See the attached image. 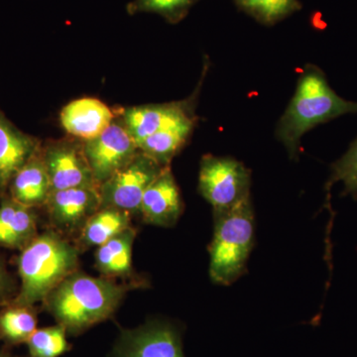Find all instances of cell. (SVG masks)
Returning a JSON list of instances; mask_svg holds the SVG:
<instances>
[{
    "instance_id": "6da1fadb",
    "label": "cell",
    "mask_w": 357,
    "mask_h": 357,
    "mask_svg": "<svg viewBox=\"0 0 357 357\" xmlns=\"http://www.w3.org/2000/svg\"><path fill=\"white\" fill-rule=\"evenodd\" d=\"M357 114V102L337 95L316 66H307L298 81L295 95L282 115L276 136L296 159L301 138L311 129L342 115Z\"/></svg>"
},
{
    "instance_id": "7a4b0ae2",
    "label": "cell",
    "mask_w": 357,
    "mask_h": 357,
    "mask_svg": "<svg viewBox=\"0 0 357 357\" xmlns=\"http://www.w3.org/2000/svg\"><path fill=\"white\" fill-rule=\"evenodd\" d=\"M126 292L107 279L75 272L49 294L47 307L68 333L79 335L110 318Z\"/></svg>"
},
{
    "instance_id": "3957f363",
    "label": "cell",
    "mask_w": 357,
    "mask_h": 357,
    "mask_svg": "<svg viewBox=\"0 0 357 357\" xmlns=\"http://www.w3.org/2000/svg\"><path fill=\"white\" fill-rule=\"evenodd\" d=\"M77 251L56 234L48 232L27 244L18 260L21 290L13 305L31 307L75 273Z\"/></svg>"
},
{
    "instance_id": "277c9868",
    "label": "cell",
    "mask_w": 357,
    "mask_h": 357,
    "mask_svg": "<svg viewBox=\"0 0 357 357\" xmlns=\"http://www.w3.org/2000/svg\"><path fill=\"white\" fill-rule=\"evenodd\" d=\"M210 245L211 280L229 286L246 271L255 241V220L250 197L234 208L215 215Z\"/></svg>"
},
{
    "instance_id": "5b68a950",
    "label": "cell",
    "mask_w": 357,
    "mask_h": 357,
    "mask_svg": "<svg viewBox=\"0 0 357 357\" xmlns=\"http://www.w3.org/2000/svg\"><path fill=\"white\" fill-rule=\"evenodd\" d=\"M250 171L230 157L206 155L201 161L199 191L213 206V213H223L250 197Z\"/></svg>"
},
{
    "instance_id": "8992f818",
    "label": "cell",
    "mask_w": 357,
    "mask_h": 357,
    "mask_svg": "<svg viewBox=\"0 0 357 357\" xmlns=\"http://www.w3.org/2000/svg\"><path fill=\"white\" fill-rule=\"evenodd\" d=\"M110 357H185L182 328L172 321L156 319L121 330Z\"/></svg>"
},
{
    "instance_id": "52a82bcc",
    "label": "cell",
    "mask_w": 357,
    "mask_h": 357,
    "mask_svg": "<svg viewBox=\"0 0 357 357\" xmlns=\"http://www.w3.org/2000/svg\"><path fill=\"white\" fill-rule=\"evenodd\" d=\"M83 150L98 187L126 168L140 152L121 117L96 138L84 141Z\"/></svg>"
},
{
    "instance_id": "ba28073f",
    "label": "cell",
    "mask_w": 357,
    "mask_h": 357,
    "mask_svg": "<svg viewBox=\"0 0 357 357\" xmlns=\"http://www.w3.org/2000/svg\"><path fill=\"white\" fill-rule=\"evenodd\" d=\"M164 168L139 152L126 168L100 185V206L139 211L144 192Z\"/></svg>"
},
{
    "instance_id": "9c48e42d",
    "label": "cell",
    "mask_w": 357,
    "mask_h": 357,
    "mask_svg": "<svg viewBox=\"0 0 357 357\" xmlns=\"http://www.w3.org/2000/svg\"><path fill=\"white\" fill-rule=\"evenodd\" d=\"M51 192L73 188H100L84 154L83 144L61 141L42 150Z\"/></svg>"
},
{
    "instance_id": "30bf717a",
    "label": "cell",
    "mask_w": 357,
    "mask_h": 357,
    "mask_svg": "<svg viewBox=\"0 0 357 357\" xmlns=\"http://www.w3.org/2000/svg\"><path fill=\"white\" fill-rule=\"evenodd\" d=\"M202 83L203 79H201L199 88L188 100L160 105H138L122 110L121 119L136 144H139L148 136L165 128L180 115L194 109Z\"/></svg>"
},
{
    "instance_id": "8fae6325",
    "label": "cell",
    "mask_w": 357,
    "mask_h": 357,
    "mask_svg": "<svg viewBox=\"0 0 357 357\" xmlns=\"http://www.w3.org/2000/svg\"><path fill=\"white\" fill-rule=\"evenodd\" d=\"M182 211L180 190L170 168L165 167L144 192L139 211L148 223L171 227L177 222Z\"/></svg>"
},
{
    "instance_id": "7c38bea8",
    "label": "cell",
    "mask_w": 357,
    "mask_h": 357,
    "mask_svg": "<svg viewBox=\"0 0 357 357\" xmlns=\"http://www.w3.org/2000/svg\"><path fill=\"white\" fill-rule=\"evenodd\" d=\"M39 149V141L16 128L0 110V191Z\"/></svg>"
},
{
    "instance_id": "4fadbf2b",
    "label": "cell",
    "mask_w": 357,
    "mask_h": 357,
    "mask_svg": "<svg viewBox=\"0 0 357 357\" xmlns=\"http://www.w3.org/2000/svg\"><path fill=\"white\" fill-rule=\"evenodd\" d=\"M116 119L102 100L79 98L68 103L60 115L63 128L74 137L91 140L102 133Z\"/></svg>"
},
{
    "instance_id": "5bb4252c",
    "label": "cell",
    "mask_w": 357,
    "mask_h": 357,
    "mask_svg": "<svg viewBox=\"0 0 357 357\" xmlns=\"http://www.w3.org/2000/svg\"><path fill=\"white\" fill-rule=\"evenodd\" d=\"M100 188H73L51 192L46 204L54 223L72 229L89 220L100 206Z\"/></svg>"
},
{
    "instance_id": "9a60e30c",
    "label": "cell",
    "mask_w": 357,
    "mask_h": 357,
    "mask_svg": "<svg viewBox=\"0 0 357 357\" xmlns=\"http://www.w3.org/2000/svg\"><path fill=\"white\" fill-rule=\"evenodd\" d=\"M198 117L195 109L180 115L165 128L148 136L138 144L140 152L146 155L162 167H168L185 146L196 126Z\"/></svg>"
},
{
    "instance_id": "2e32d148",
    "label": "cell",
    "mask_w": 357,
    "mask_h": 357,
    "mask_svg": "<svg viewBox=\"0 0 357 357\" xmlns=\"http://www.w3.org/2000/svg\"><path fill=\"white\" fill-rule=\"evenodd\" d=\"M8 187L11 199L23 206L31 208L46 204L51 192V185L41 148L15 174Z\"/></svg>"
},
{
    "instance_id": "e0dca14e",
    "label": "cell",
    "mask_w": 357,
    "mask_h": 357,
    "mask_svg": "<svg viewBox=\"0 0 357 357\" xmlns=\"http://www.w3.org/2000/svg\"><path fill=\"white\" fill-rule=\"evenodd\" d=\"M36 231V218L31 208L14 199L0 204V245L20 248L24 245Z\"/></svg>"
},
{
    "instance_id": "ac0fdd59",
    "label": "cell",
    "mask_w": 357,
    "mask_h": 357,
    "mask_svg": "<svg viewBox=\"0 0 357 357\" xmlns=\"http://www.w3.org/2000/svg\"><path fill=\"white\" fill-rule=\"evenodd\" d=\"M134 238L135 232L129 227L98 246L96 253V268L105 275L128 274L131 271Z\"/></svg>"
},
{
    "instance_id": "d6986e66",
    "label": "cell",
    "mask_w": 357,
    "mask_h": 357,
    "mask_svg": "<svg viewBox=\"0 0 357 357\" xmlns=\"http://www.w3.org/2000/svg\"><path fill=\"white\" fill-rule=\"evenodd\" d=\"M128 229L129 218L126 211L103 208L86 220L82 239L86 245L100 246Z\"/></svg>"
},
{
    "instance_id": "ffe728a7",
    "label": "cell",
    "mask_w": 357,
    "mask_h": 357,
    "mask_svg": "<svg viewBox=\"0 0 357 357\" xmlns=\"http://www.w3.org/2000/svg\"><path fill=\"white\" fill-rule=\"evenodd\" d=\"M36 330V316L29 307L13 305L0 312V337L6 344H26Z\"/></svg>"
},
{
    "instance_id": "44dd1931",
    "label": "cell",
    "mask_w": 357,
    "mask_h": 357,
    "mask_svg": "<svg viewBox=\"0 0 357 357\" xmlns=\"http://www.w3.org/2000/svg\"><path fill=\"white\" fill-rule=\"evenodd\" d=\"M237 8L263 25L280 22L302 8L299 0H234Z\"/></svg>"
},
{
    "instance_id": "7402d4cb",
    "label": "cell",
    "mask_w": 357,
    "mask_h": 357,
    "mask_svg": "<svg viewBox=\"0 0 357 357\" xmlns=\"http://www.w3.org/2000/svg\"><path fill=\"white\" fill-rule=\"evenodd\" d=\"M67 330L58 325L37 328L27 340L30 357H60L70 349Z\"/></svg>"
},
{
    "instance_id": "603a6c76",
    "label": "cell",
    "mask_w": 357,
    "mask_h": 357,
    "mask_svg": "<svg viewBox=\"0 0 357 357\" xmlns=\"http://www.w3.org/2000/svg\"><path fill=\"white\" fill-rule=\"evenodd\" d=\"M201 0H133L128 6V13H154L162 16L171 24H177L189 14L192 6Z\"/></svg>"
},
{
    "instance_id": "cb8c5ba5",
    "label": "cell",
    "mask_w": 357,
    "mask_h": 357,
    "mask_svg": "<svg viewBox=\"0 0 357 357\" xmlns=\"http://www.w3.org/2000/svg\"><path fill=\"white\" fill-rule=\"evenodd\" d=\"M331 170L332 173L326 184V191L330 192L335 183L342 182L344 196L349 195L357 199V138L351 143L347 153L333 164Z\"/></svg>"
},
{
    "instance_id": "d4e9b609",
    "label": "cell",
    "mask_w": 357,
    "mask_h": 357,
    "mask_svg": "<svg viewBox=\"0 0 357 357\" xmlns=\"http://www.w3.org/2000/svg\"><path fill=\"white\" fill-rule=\"evenodd\" d=\"M8 289V278H7L6 272L4 271L1 263H0V298L6 293Z\"/></svg>"
},
{
    "instance_id": "484cf974",
    "label": "cell",
    "mask_w": 357,
    "mask_h": 357,
    "mask_svg": "<svg viewBox=\"0 0 357 357\" xmlns=\"http://www.w3.org/2000/svg\"><path fill=\"white\" fill-rule=\"evenodd\" d=\"M0 357H9V356H7V354H6V352L0 351Z\"/></svg>"
}]
</instances>
